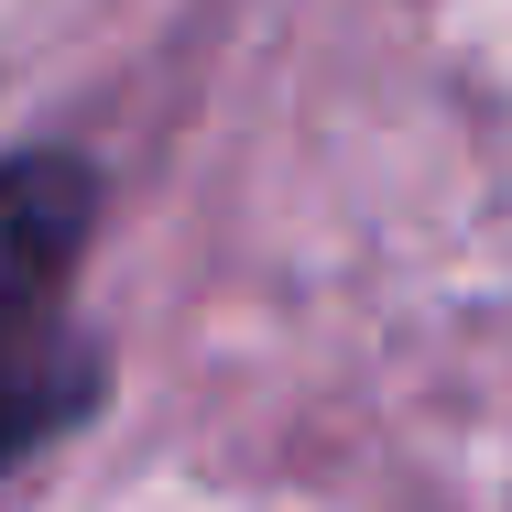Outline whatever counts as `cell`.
Instances as JSON below:
<instances>
[{
    "instance_id": "cell-1",
    "label": "cell",
    "mask_w": 512,
    "mask_h": 512,
    "mask_svg": "<svg viewBox=\"0 0 512 512\" xmlns=\"http://www.w3.org/2000/svg\"><path fill=\"white\" fill-rule=\"evenodd\" d=\"M88 218H99L88 164H66V153L0 164V469L33 436H55L88 393L77 338H66V284H77Z\"/></svg>"
}]
</instances>
